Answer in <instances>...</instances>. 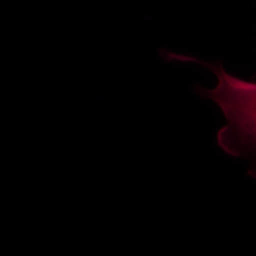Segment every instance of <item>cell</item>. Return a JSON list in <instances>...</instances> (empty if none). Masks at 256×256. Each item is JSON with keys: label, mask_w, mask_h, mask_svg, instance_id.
<instances>
[{"label": "cell", "mask_w": 256, "mask_h": 256, "mask_svg": "<svg viewBox=\"0 0 256 256\" xmlns=\"http://www.w3.org/2000/svg\"><path fill=\"white\" fill-rule=\"evenodd\" d=\"M160 55L166 62H194L216 76L218 85L214 90L196 85L195 90L201 97L215 101L228 122L217 132L218 146L229 156L248 160L252 163L248 174L256 178V82L227 73L220 60L207 63L162 48Z\"/></svg>", "instance_id": "6da1fadb"}]
</instances>
